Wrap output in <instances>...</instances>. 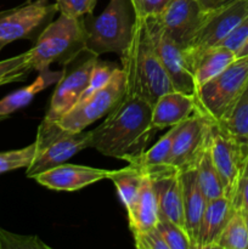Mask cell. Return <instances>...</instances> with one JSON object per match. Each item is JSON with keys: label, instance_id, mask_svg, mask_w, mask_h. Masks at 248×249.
Instances as JSON below:
<instances>
[{"label": "cell", "instance_id": "obj_1", "mask_svg": "<svg viewBox=\"0 0 248 249\" xmlns=\"http://www.w3.org/2000/svg\"><path fill=\"white\" fill-rule=\"evenodd\" d=\"M155 131L152 106L140 97L124 95L104 123L91 130L90 147L130 164L145 152Z\"/></svg>", "mask_w": 248, "mask_h": 249}, {"label": "cell", "instance_id": "obj_2", "mask_svg": "<svg viewBox=\"0 0 248 249\" xmlns=\"http://www.w3.org/2000/svg\"><path fill=\"white\" fill-rule=\"evenodd\" d=\"M119 57L125 75L126 96L140 97L153 107L162 95L174 90L158 57L145 18H134L130 43Z\"/></svg>", "mask_w": 248, "mask_h": 249}, {"label": "cell", "instance_id": "obj_3", "mask_svg": "<svg viewBox=\"0 0 248 249\" xmlns=\"http://www.w3.org/2000/svg\"><path fill=\"white\" fill-rule=\"evenodd\" d=\"M84 18L60 15L40 32L29 51L34 71L46 70L55 61L70 62L84 51Z\"/></svg>", "mask_w": 248, "mask_h": 249}, {"label": "cell", "instance_id": "obj_4", "mask_svg": "<svg viewBox=\"0 0 248 249\" xmlns=\"http://www.w3.org/2000/svg\"><path fill=\"white\" fill-rule=\"evenodd\" d=\"M248 84V55L236 57L216 77L195 91L196 113L218 124L229 113Z\"/></svg>", "mask_w": 248, "mask_h": 249}, {"label": "cell", "instance_id": "obj_5", "mask_svg": "<svg viewBox=\"0 0 248 249\" xmlns=\"http://www.w3.org/2000/svg\"><path fill=\"white\" fill-rule=\"evenodd\" d=\"M130 0H109L106 9L91 21H85L84 50L99 57L101 53H116L121 56L131 39L133 23Z\"/></svg>", "mask_w": 248, "mask_h": 249}, {"label": "cell", "instance_id": "obj_6", "mask_svg": "<svg viewBox=\"0 0 248 249\" xmlns=\"http://www.w3.org/2000/svg\"><path fill=\"white\" fill-rule=\"evenodd\" d=\"M91 131L71 133L61 129L56 123L46 124L41 122L36 133V152L34 160L27 168L26 175H35L63 164L80 151L90 147Z\"/></svg>", "mask_w": 248, "mask_h": 249}, {"label": "cell", "instance_id": "obj_7", "mask_svg": "<svg viewBox=\"0 0 248 249\" xmlns=\"http://www.w3.org/2000/svg\"><path fill=\"white\" fill-rule=\"evenodd\" d=\"M209 151L223 182L225 197L233 206L238 185L248 168V139L233 136L212 124Z\"/></svg>", "mask_w": 248, "mask_h": 249}, {"label": "cell", "instance_id": "obj_8", "mask_svg": "<svg viewBox=\"0 0 248 249\" xmlns=\"http://www.w3.org/2000/svg\"><path fill=\"white\" fill-rule=\"evenodd\" d=\"M125 95V75L121 67H117L109 82L99 91L77 102L63 114L56 124L71 133H79L97 119L107 116L112 108Z\"/></svg>", "mask_w": 248, "mask_h": 249}, {"label": "cell", "instance_id": "obj_9", "mask_svg": "<svg viewBox=\"0 0 248 249\" xmlns=\"http://www.w3.org/2000/svg\"><path fill=\"white\" fill-rule=\"evenodd\" d=\"M248 14V0H230L207 9L202 23L189 45L187 55L194 56L206 49L220 45Z\"/></svg>", "mask_w": 248, "mask_h": 249}, {"label": "cell", "instance_id": "obj_10", "mask_svg": "<svg viewBox=\"0 0 248 249\" xmlns=\"http://www.w3.org/2000/svg\"><path fill=\"white\" fill-rule=\"evenodd\" d=\"M151 39L160 63L164 67L175 91L195 94V80L189 56L184 46L177 44L160 26L156 17L146 19Z\"/></svg>", "mask_w": 248, "mask_h": 249}, {"label": "cell", "instance_id": "obj_11", "mask_svg": "<svg viewBox=\"0 0 248 249\" xmlns=\"http://www.w3.org/2000/svg\"><path fill=\"white\" fill-rule=\"evenodd\" d=\"M58 11L57 4L38 0L18 7L9 14L0 15V50L11 41L31 39L36 31H43Z\"/></svg>", "mask_w": 248, "mask_h": 249}, {"label": "cell", "instance_id": "obj_12", "mask_svg": "<svg viewBox=\"0 0 248 249\" xmlns=\"http://www.w3.org/2000/svg\"><path fill=\"white\" fill-rule=\"evenodd\" d=\"M97 56L87 53V57L80 61L78 65L70 70H63L62 77L56 83L55 91L50 101L48 113L43 119V123H56L63 114L67 113L82 96L87 88L92 67L97 62Z\"/></svg>", "mask_w": 248, "mask_h": 249}, {"label": "cell", "instance_id": "obj_13", "mask_svg": "<svg viewBox=\"0 0 248 249\" xmlns=\"http://www.w3.org/2000/svg\"><path fill=\"white\" fill-rule=\"evenodd\" d=\"M212 123L195 112L182 122L173 142L168 165L172 169L182 170L197 165L211 139Z\"/></svg>", "mask_w": 248, "mask_h": 249}, {"label": "cell", "instance_id": "obj_14", "mask_svg": "<svg viewBox=\"0 0 248 249\" xmlns=\"http://www.w3.org/2000/svg\"><path fill=\"white\" fill-rule=\"evenodd\" d=\"M206 11L201 0H172L164 12L156 18L168 36L186 48L201 26Z\"/></svg>", "mask_w": 248, "mask_h": 249}, {"label": "cell", "instance_id": "obj_15", "mask_svg": "<svg viewBox=\"0 0 248 249\" xmlns=\"http://www.w3.org/2000/svg\"><path fill=\"white\" fill-rule=\"evenodd\" d=\"M108 175L109 170L106 169L63 163L35 175L33 179L50 190L73 192L108 179Z\"/></svg>", "mask_w": 248, "mask_h": 249}, {"label": "cell", "instance_id": "obj_16", "mask_svg": "<svg viewBox=\"0 0 248 249\" xmlns=\"http://www.w3.org/2000/svg\"><path fill=\"white\" fill-rule=\"evenodd\" d=\"M150 178L157 197L159 218L167 219L185 229L180 170L169 169Z\"/></svg>", "mask_w": 248, "mask_h": 249}, {"label": "cell", "instance_id": "obj_17", "mask_svg": "<svg viewBox=\"0 0 248 249\" xmlns=\"http://www.w3.org/2000/svg\"><path fill=\"white\" fill-rule=\"evenodd\" d=\"M180 182L182 190L185 230L191 240L192 247L196 249L199 224L208 202L198 185L196 165L180 170Z\"/></svg>", "mask_w": 248, "mask_h": 249}, {"label": "cell", "instance_id": "obj_18", "mask_svg": "<svg viewBox=\"0 0 248 249\" xmlns=\"http://www.w3.org/2000/svg\"><path fill=\"white\" fill-rule=\"evenodd\" d=\"M196 112V100L194 95L180 91L167 92L156 101L152 107V126L155 130L186 121Z\"/></svg>", "mask_w": 248, "mask_h": 249}, {"label": "cell", "instance_id": "obj_19", "mask_svg": "<svg viewBox=\"0 0 248 249\" xmlns=\"http://www.w3.org/2000/svg\"><path fill=\"white\" fill-rule=\"evenodd\" d=\"M236 209L225 196L207 202L199 224L196 249H215L216 242Z\"/></svg>", "mask_w": 248, "mask_h": 249}, {"label": "cell", "instance_id": "obj_20", "mask_svg": "<svg viewBox=\"0 0 248 249\" xmlns=\"http://www.w3.org/2000/svg\"><path fill=\"white\" fill-rule=\"evenodd\" d=\"M126 209L131 233L155 228L159 219L157 197L150 175L143 173V179L138 195Z\"/></svg>", "mask_w": 248, "mask_h": 249}, {"label": "cell", "instance_id": "obj_21", "mask_svg": "<svg viewBox=\"0 0 248 249\" xmlns=\"http://www.w3.org/2000/svg\"><path fill=\"white\" fill-rule=\"evenodd\" d=\"M189 56V55H187ZM236 53L224 45L206 49L194 56H189L196 90L223 72L236 60ZM195 90V91H196Z\"/></svg>", "mask_w": 248, "mask_h": 249}, {"label": "cell", "instance_id": "obj_22", "mask_svg": "<svg viewBox=\"0 0 248 249\" xmlns=\"http://www.w3.org/2000/svg\"><path fill=\"white\" fill-rule=\"evenodd\" d=\"M62 74L63 71H50L49 68L40 71L38 78L32 84L21 88L0 100V116L9 117L17 109L26 107L27 105L31 104L36 94L53 84H56Z\"/></svg>", "mask_w": 248, "mask_h": 249}, {"label": "cell", "instance_id": "obj_23", "mask_svg": "<svg viewBox=\"0 0 248 249\" xmlns=\"http://www.w3.org/2000/svg\"><path fill=\"white\" fill-rule=\"evenodd\" d=\"M181 124L182 122L170 126L168 133H165L150 150L145 151L138 160H135L130 164L139 167L143 173H146L150 177L160 174V173H164L167 170L172 169L168 165V162H169L173 142H174V139L177 136Z\"/></svg>", "mask_w": 248, "mask_h": 249}, {"label": "cell", "instance_id": "obj_24", "mask_svg": "<svg viewBox=\"0 0 248 249\" xmlns=\"http://www.w3.org/2000/svg\"><path fill=\"white\" fill-rule=\"evenodd\" d=\"M108 179L113 182L121 202L128 208L138 195L143 179V172L139 167L129 164L118 170H109Z\"/></svg>", "mask_w": 248, "mask_h": 249}, {"label": "cell", "instance_id": "obj_25", "mask_svg": "<svg viewBox=\"0 0 248 249\" xmlns=\"http://www.w3.org/2000/svg\"><path fill=\"white\" fill-rule=\"evenodd\" d=\"M196 168L198 185L203 195L206 196L207 201L225 196L223 182H221L220 177H219L218 172L214 167L213 160H212L211 151H209V142L207 147L204 148L202 156L199 157Z\"/></svg>", "mask_w": 248, "mask_h": 249}, {"label": "cell", "instance_id": "obj_26", "mask_svg": "<svg viewBox=\"0 0 248 249\" xmlns=\"http://www.w3.org/2000/svg\"><path fill=\"white\" fill-rule=\"evenodd\" d=\"M216 125L231 135L248 139V84L236 100L232 108Z\"/></svg>", "mask_w": 248, "mask_h": 249}, {"label": "cell", "instance_id": "obj_27", "mask_svg": "<svg viewBox=\"0 0 248 249\" xmlns=\"http://www.w3.org/2000/svg\"><path fill=\"white\" fill-rule=\"evenodd\" d=\"M215 249H248L247 228L240 209H236L229 219Z\"/></svg>", "mask_w": 248, "mask_h": 249}, {"label": "cell", "instance_id": "obj_28", "mask_svg": "<svg viewBox=\"0 0 248 249\" xmlns=\"http://www.w3.org/2000/svg\"><path fill=\"white\" fill-rule=\"evenodd\" d=\"M33 71L29 51L0 61V87L14 82H21Z\"/></svg>", "mask_w": 248, "mask_h": 249}, {"label": "cell", "instance_id": "obj_29", "mask_svg": "<svg viewBox=\"0 0 248 249\" xmlns=\"http://www.w3.org/2000/svg\"><path fill=\"white\" fill-rule=\"evenodd\" d=\"M36 152L35 142L18 150L0 152V174L21 168H28Z\"/></svg>", "mask_w": 248, "mask_h": 249}, {"label": "cell", "instance_id": "obj_30", "mask_svg": "<svg viewBox=\"0 0 248 249\" xmlns=\"http://www.w3.org/2000/svg\"><path fill=\"white\" fill-rule=\"evenodd\" d=\"M156 228L164 238L169 249H194L189 235L181 226L167 219L159 218L156 224Z\"/></svg>", "mask_w": 248, "mask_h": 249}, {"label": "cell", "instance_id": "obj_31", "mask_svg": "<svg viewBox=\"0 0 248 249\" xmlns=\"http://www.w3.org/2000/svg\"><path fill=\"white\" fill-rule=\"evenodd\" d=\"M116 68L117 66L112 65V63L101 62V61L97 60V62L95 63V66L92 67L89 80H88L87 88H85L84 91H83L79 101L87 99V97H89L90 95H92L94 92L99 91L100 89H102V88L109 82V79H111L112 75H113Z\"/></svg>", "mask_w": 248, "mask_h": 249}, {"label": "cell", "instance_id": "obj_32", "mask_svg": "<svg viewBox=\"0 0 248 249\" xmlns=\"http://www.w3.org/2000/svg\"><path fill=\"white\" fill-rule=\"evenodd\" d=\"M172 0H130L135 17L153 18L159 17L164 12Z\"/></svg>", "mask_w": 248, "mask_h": 249}, {"label": "cell", "instance_id": "obj_33", "mask_svg": "<svg viewBox=\"0 0 248 249\" xmlns=\"http://www.w3.org/2000/svg\"><path fill=\"white\" fill-rule=\"evenodd\" d=\"M96 2L97 0H56L60 14L75 18L91 14Z\"/></svg>", "mask_w": 248, "mask_h": 249}, {"label": "cell", "instance_id": "obj_34", "mask_svg": "<svg viewBox=\"0 0 248 249\" xmlns=\"http://www.w3.org/2000/svg\"><path fill=\"white\" fill-rule=\"evenodd\" d=\"M133 237L138 249H169L156 226L150 230L134 232Z\"/></svg>", "mask_w": 248, "mask_h": 249}, {"label": "cell", "instance_id": "obj_35", "mask_svg": "<svg viewBox=\"0 0 248 249\" xmlns=\"http://www.w3.org/2000/svg\"><path fill=\"white\" fill-rule=\"evenodd\" d=\"M248 38V14L245 18L241 21V23L233 29L230 33V36L220 44V45L226 46L230 50L237 53L241 49V46L245 44V41L247 40Z\"/></svg>", "mask_w": 248, "mask_h": 249}, {"label": "cell", "instance_id": "obj_36", "mask_svg": "<svg viewBox=\"0 0 248 249\" xmlns=\"http://www.w3.org/2000/svg\"><path fill=\"white\" fill-rule=\"evenodd\" d=\"M233 208L248 212V168L238 185L237 194L233 201Z\"/></svg>", "mask_w": 248, "mask_h": 249}, {"label": "cell", "instance_id": "obj_37", "mask_svg": "<svg viewBox=\"0 0 248 249\" xmlns=\"http://www.w3.org/2000/svg\"><path fill=\"white\" fill-rule=\"evenodd\" d=\"M247 55H248V38L247 40L245 41V44L241 46L240 50L236 53V56H237V57H240V56H247Z\"/></svg>", "mask_w": 248, "mask_h": 249}, {"label": "cell", "instance_id": "obj_38", "mask_svg": "<svg viewBox=\"0 0 248 249\" xmlns=\"http://www.w3.org/2000/svg\"><path fill=\"white\" fill-rule=\"evenodd\" d=\"M201 2L206 9H209V7H212V5H213V0H201Z\"/></svg>", "mask_w": 248, "mask_h": 249}, {"label": "cell", "instance_id": "obj_39", "mask_svg": "<svg viewBox=\"0 0 248 249\" xmlns=\"http://www.w3.org/2000/svg\"><path fill=\"white\" fill-rule=\"evenodd\" d=\"M241 212H242V215H243V219H245L246 228H247V232H248V212H245V211H241Z\"/></svg>", "mask_w": 248, "mask_h": 249}, {"label": "cell", "instance_id": "obj_40", "mask_svg": "<svg viewBox=\"0 0 248 249\" xmlns=\"http://www.w3.org/2000/svg\"><path fill=\"white\" fill-rule=\"evenodd\" d=\"M220 1H221V0H213V5H212V7L215 6V5H218Z\"/></svg>", "mask_w": 248, "mask_h": 249}, {"label": "cell", "instance_id": "obj_41", "mask_svg": "<svg viewBox=\"0 0 248 249\" xmlns=\"http://www.w3.org/2000/svg\"><path fill=\"white\" fill-rule=\"evenodd\" d=\"M228 1H230V0H221V1L219 2L218 5H220V4H224V2H228ZM215 6H216V5H215Z\"/></svg>", "mask_w": 248, "mask_h": 249}, {"label": "cell", "instance_id": "obj_42", "mask_svg": "<svg viewBox=\"0 0 248 249\" xmlns=\"http://www.w3.org/2000/svg\"><path fill=\"white\" fill-rule=\"evenodd\" d=\"M7 117H2V116H0V122H2V121H5V119H6Z\"/></svg>", "mask_w": 248, "mask_h": 249}, {"label": "cell", "instance_id": "obj_43", "mask_svg": "<svg viewBox=\"0 0 248 249\" xmlns=\"http://www.w3.org/2000/svg\"><path fill=\"white\" fill-rule=\"evenodd\" d=\"M0 15H1V14H0Z\"/></svg>", "mask_w": 248, "mask_h": 249}]
</instances>
